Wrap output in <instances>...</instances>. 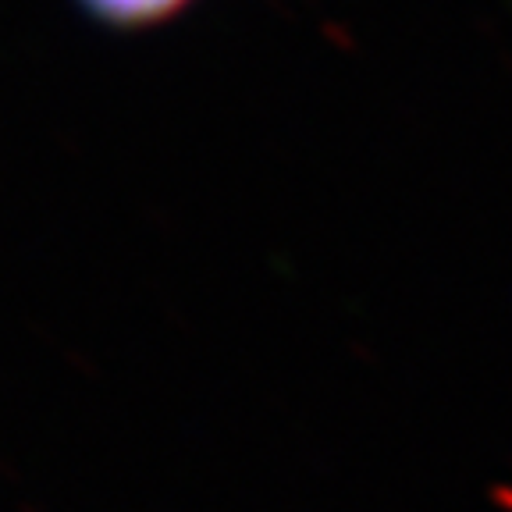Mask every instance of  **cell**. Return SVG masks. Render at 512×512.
Here are the masks:
<instances>
[{
	"label": "cell",
	"instance_id": "1",
	"mask_svg": "<svg viewBox=\"0 0 512 512\" xmlns=\"http://www.w3.org/2000/svg\"><path fill=\"white\" fill-rule=\"evenodd\" d=\"M192 0H75V8L93 25L118 32H139L178 18Z\"/></svg>",
	"mask_w": 512,
	"mask_h": 512
}]
</instances>
